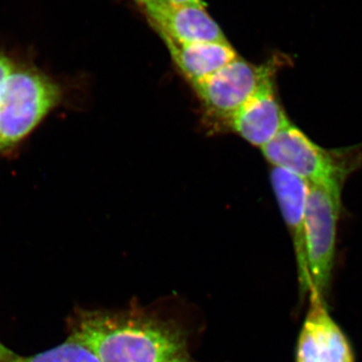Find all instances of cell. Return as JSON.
<instances>
[{
	"mask_svg": "<svg viewBox=\"0 0 362 362\" xmlns=\"http://www.w3.org/2000/svg\"><path fill=\"white\" fill-rule=\"evenodd\" d=\"M69 325V337L92 350L101 362H168L187 352V334L177 323L139 309H80Z\"/></svg>",
	"mask_w": 362,
	"mask_h": 362,
	"instance_id": "obj_1",
	"label": "cell"
},
{
	"mask_svg": "<svg viewBox=\"0 0 362 362\" xmlns=\"http://www.w3.org/2000/svg\"><path fill=\"white\" fill-rule=\"evenodd\" d=\"M58 83L30 68H14L0 86V152L16 146L61 103Z\"/></svg>",
	"mask_w": 362,
	"mask_h": 362,
	"instance_id": "obj_2",
	"label": "cell"
},
{
	"mask_svg": "<svg viewBox=\"0 0 362 362\" xmlns=\"http://www.w3.org/2000/svg\"><path fill=\"white\" fill-rule=\"evenodd\" d=\"M261 150L273 168L283 169L309 185L341 197L350 170L346 161L338 153L317 144L294 124L290 122Z\"/></svg>",
	"mask_w": 362,
	"mask_h": 362,
	"instance_id": "obj_3",
	"label": "cell"
},
{
	"mask_svg": "<svg viewBox=\"0 0 362 362\" xmlns=\"http://www.w3.org/2000/svg\"><path fill=\"white\" fill-rule=\"evenodd\" d=\"M341 197L309 185L305 207V237L310 289L326 297L337 252ZM308 292V293H309Z\"/></svg>",
	"mask_w": 362,
	"mask_h": 362,
	"instance_id": "obj_4",
	"label": "cell"
},
{
	"mask_svg": "<svg viewBox=\"0 0 362 362\" xmlns=\"http://www.w3.org/2000/svg\"><path fill=\"white\" fill-rule=\"evenodd\" d=\"M277 65L273 61L254 65L238 57L218 71L192 87L209 111L230 119L268 81L274 78Z\"/></svg>",
	"mask_w": 362,
	"mask_h": 362,
	"instance_id": "obj_5",
	"label": "cell"
},
{
	"mask_svg": "<svg viewBox=\"0 0 362 362\" xmlns=\"http://www.w3.org/2000/svg\"><path fill=\"white\" fill-rule=\"evenodd\" d=\"M309 309L298 337L296 362H356L351 343L338 325L325 297L308 293Z\"/></svg>",
	"mask_w": 362,
	"mask_h": 362,
	"instance_id": "obj_6",
	"label": "cell"
},
{
	"mask_svg": "<svg viewBox=\"0 0 362 362\" xmlns=\"http://www.w3.org/2000/svg\"><path fill=\"white\" fill-rule=\"evenodd\" d=\"M144 14L160 37L180 44L228 42L225 33L206 13L204 4L173 6L168 2Z\"/></svg>",
	"mask_w": 362,
	"mask_h": 362,
	"instance_id": "obj_7",
	"label": "cell"
},
{
	"mask_svg": "<svg viewBox=\"0 0 362 362\" xmlns=\"http://www.w3.org/2000/svg\"><path fill=\"white\" fill-rule=\"evenodd\" d=\"M271 182L283 218L291 235L296 255L300 292L308 294L310 276L305 237V207L309 185L292 173L277 168L271 169Z\"/></svg>",
	"mask_w": 362,
	"mask_h": 362,
	"instance_id": "obj_8",
	"label": "cell"
},
{
	"mask_svg": "<svg viewBox=\"0 0 362 362\" xmlns=\"http://www.w3.org/2000/svg\"><path fill=\"white\" fill-rule=\"evenodd\" d=\"M228 120L240 137L261 149L290 123L276 95L274 78L262 86Z\"/></svg>",
	"mask_w": 362,
	"mask_h": 362,
	"instance_id": "obj_9",
	"label": "cell"
},
{
	"mask_svg": "<svg viewBox=\"0 0 362 362\" xmlns=\"http://www.w3.org/2000/svg\"><path fill=\"white\" fill-rule=\"evenodd\" d=\"M160 39L176 66L192 84L209 77L239 57L228 42L180 44L168 37Z\"/></svg>",
	"mask_w": 362,
	"mask_h": 362,
	"instance_id": "obj_10",
	"label": "cell"
},
{
	"mask_svg": "<svg viewBox=\"0 0 362 362\" xmlns=\"http://www.w3.org/2000/svg\"><path fill=\"white\" fill-rule=\"evenodd\" d=\"M11 362H101L82 343L68 337L65 342L30 356H18Z\"/></svg>",
	"mask_w": 362,
	"mask_h": 362,
	"instance_id": "obj_11",
	"label": "cell"
},
{
	"mask_svg": "<svg viewBox=\"0 0 362 362\" xmlns=\"http://www.w3.org/2000/svg\"><path fill=\"white\" fill-rule=\"evenodd\" d=\"M14 68H16V65L11 58L7 57L4 52H0V86Z\"/></svg>",
	"mask_w": 362,
	"mask_h": 362,
	"instance_id": "obj_12",
	"label": "cell"
},
{
	"mask_svg": "<svg viewBox=\"0 0 362 362\" xmlns=\"http://www.w3.org/2000/svg\"><path fill=\"white\" fill-rule=\"evenodd\" d=\"M133 1L142 9L143 13H145L162 4H168V0H133Z\"/></svg>",
	"mask_w": 362,
	"mask_h": 362,
	"instance_id": "obj_13",
	"label": "cell"
},
{
	"mask_svg": "<svg viewBox=\"0 0 362 362\" xmlns=\"http://www.w3.org/2000/svg\"><path fill=\"white\" fill-rule=\"evenodd\" d=\"M16 356L18 354H14L13 350L8 349L4 343L0 342V362H11Z\"/></svg>",
	"mask_w": 362,
	"mask_h": 362,
	"instance_id": "obj_14",
	"label": "cell"
},
{
	"mask_svg": "<svg viewBox=\"0 0 362 362\" xmlns=\"http://www.w3.org/2000/svg\"><path fill=\"white\" fill-rule=\"evenodd\" d=\"M173 6H182V4H204L202 0H168Z\"/></svg>",
	"mask_w": 362,
	"mask_h": 362,
	"instance_id": "obj_15",
	"label": "cell"
},
{
	"mask_svg": "<svg viewBox=\"0 0 362 362\" xmlns=\"http://www.w3.org/2000/svg\"><path fill=\"white\" fill-rule=\"evenodd\" d=\"M168 362H195V361H190V359H188L187 356H185L176 357V358L173 359V361H169Z\"/></svg>",
	"mask_w": 362,
	"mask_h": 362,
	"instance_id": "obj_16",
	"label": "cell"
}]
</instances>
